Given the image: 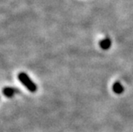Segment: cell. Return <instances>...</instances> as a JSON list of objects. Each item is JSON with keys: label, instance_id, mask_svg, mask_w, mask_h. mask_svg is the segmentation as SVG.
<instances>
[{"label": "cell", "instance_id": "3", "mask_svg": "<svg viewBox=\"0 0 133 132\" xmlns=\"http://www.w3.org/2000/svg\"><path fill=\"white\" fill-rule=\"evenodd\" d=\"M112 91H114L115 94H120L124 92V87L119 81H116V82L114 83V85H112Z\"/></svg>", "mask_w": 133, "mask_h": 132}, {"label": "cell", "instance_id": "4", "mask_svg": "<svg viewBox=\"0 0 133 132\" xmlns=\"http://www.w3.org/2000/svg\"><path fill=\"white\" fill-rule=\"evenodd\" d=\"M3 94H4V96H6L8 98H10V97H13L15 93L16 92V90L15 88H10V87H6V88H3Z\"/></svg>", "mask_w": 133, "mask_h": 132}, {"label": "cell", "instance_id": "2", "mask_svg": "<svg viewBox=\"0 0 133 132\" xmlns=\"http://www.w3.org/2000/svg\"><path fill=\"white\" fill-rule=\"evenodd\" d=\"M100 47L103 50H108L112 46V41L110 40V38H105L102 40L100 41Z\"/></svg>", "mask_w": 133, "mask_h": 132}, {"label": "cell", "instance_id": "1", "mask_svg": "<svg viewBox=\"0 0 133 132\" xmlns=\"http://www.w3.org/2000/svg\"><path fill=\"white\" fill-rule=\"evenodd\" d=\"M17 78L20 81V82H21L25 88H27V89L29 91L32 93H35L37 91V85L30 79V77L28 75L27 73L20 72L17 75Z\"/></svg>", "mask_w": 133, "mask_h": 132}]
</instances>
